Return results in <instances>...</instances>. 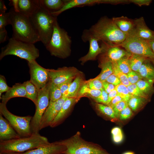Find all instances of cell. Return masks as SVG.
Listing matches in <instances>:
<instances>
[{
	"instance_id": "obj_31",
	"label": "cell",
	"mask_w": 154,
	"mask_h": 154,
	"mask_svg": "<svg viewBox=\"0 0 154 154\" xmlns=\"http://www.w3.org/2000/svg\"><path fill=\"white\" fill-rule=\"evenodd\" d=\"M153 83L152 82L142 79L136 84L143 93L150 98L151 96L154 93Z\"/></svg>"
},
{
	"instance_id": "obj_47",
	"label": "cell",
	"mask_w": 154,
	"mask_h": 154,
	"mask_svg": "<svg viewBox=\"0 0 154 154\" xmlns=\"http://www.w3.org/2000/svg\"><path fill=\"white\" fill-rule=\"evenodd\" d=\"M11 87L7 85L5 76L2 75H0V98L2 94L4 92H6L9 90Z\"/></svg>"
},
{
	"instance_id": "obj_48",
	"label": "cell",
	"mask_w": 154,
	"mask_h": 154,
	"mask_svg": "<svg viewBox=\"0 0 154 154\" xmlns=\"http://www.w3.org/2000/svg\"><path fill=\"white\" fill-rule=\"evenodd\" d=\"M106 81L115 86L121 83L120 80L114 73L107 78Z\"/></svg>"
},
{
	"instance_id": "obj_29",
	"label": "cell",
	"mask_w": 154,
	"mask_h": 154,
	"mask_svg": "<svg viewBox=\"0 0 154 154\" xmlns=\"http://www.w3.org/2000/svg\"><path fill=\"white\" fill-rule=\"evenodd\" d=\"M95 107L100 113L112 121L115 122L118 121L115 116L113 109L110 106L96 103Z\"/></svg>"
},
{
	"instance_id": "obj_41",
	"label": "cell",
	"mask_w": 154,
	"mask_h": 154,
	"mask_svg": "<svg viewBox=\"0 0 154 154\" xmlns=\"http://www.w3.org/2000/svg\"><path fill=\"white\" fill-rule=\"evenodd\" d=\"M133 111L128 106L120 113L118 120L123 121L127 120L133 116Z\"/></svg>"
},
{
	"instance_id": "obj_19",
	"label": "cell",
	"mask_w": 154,
	"mask_h": 154,
	"mask_svg": "<svg viewBox=\"0 0 154 154\" xmlns=\"http://www.w3.org/2000/svg\"><path fill=\"white\" fill-rule=\"evenodd\" d=\"M106 3L107 0H66L64 5L60 10L51 14L57 17L62 12L74 7Z\"/></svg>"
},
{
	"instance_id": "obj_35",
	"label": "cell",
	"mask_w": 154,
	"mask_h": 154,
	"mask_svg": "<svg viewBox=\"0 0 154 154\" xmlns=\"http://www.w3.org/2000/svg\"><path fill=\"white\" fill-rule=\"evenodd\" d=\"M117 94L120 96L123 100L127 102L132 95L129 93L127 86L122 83L115 86Z\"/></svg>"
},
{
	"instance_id": "obj_11",
	"label": "cell",
	"mask_w": 154,
	"mask_h": 154,
	"mask_svg": "<svg viewBox=\"0 0 154 154\" xmlns=\"http://www.w3.org/2000/svg\"><path fill=\"white\" fill-rule=\"evenodd\" d=\"M30 75V81L38 90L44 88L50 81L48 69L41 66L36 60L28 62Z\"/></svg>"
},
{
	"instance_id": "obj_27",
	"label": "cell",
	"mask_w": 154,
	"mask_h": 154,
	"mask_svg": "<svg viewBox=\"0 0 154 154\" xmlns=\"http://www.w3.org/2000/svg\"><path fill=\"white\" fill-rule=\"evenodd\" d=\"M150 100V99L132 95L127 103L133 112H136L143 108Z\"/></svg>"
},
{
	"instance_id": "obj_23",
	"label": "cell",
	"mask_w": 154,
	"mask_h": 154,
	"mask_svg": "<svg viewBox=\"0 0 154 154\" xmlns=\"http://www.w3.org/2000/svg\"><path fill=\"white\" fill-rule=\"evenodd\" d=\"M26 92L23 83H16L0 98L3 103H7L11 99L17 97L26 98Z\"/></svg>"
},
{
	"instance_id": "obj_50",
	"label": "cell",
	"mask_w": 154,
	"mask_h": 154,
	"mask_svg": "<svg viewBox=\"0 0 154 154\" xmlns=\"http://www.w3.org/2000/svg\"><path fill=\"white\" fill-rule=\"evenodd\" d=\"M102 84L103 89L108 94L115 89L116 86L106 81L102 82Z\"/></svg>"
},
{
	"instance_id": "obj_30",
	"label": "cell",
	"mask_w": 154,
	"mask_h": 154,
	"mask_svg": "<svg viewBox=\"0 0 154 154\" xmlns=\"http://www.w3.org/2000/svg\"><path fill=\"white\" fill-rule=\"evenodd\" d=\"M128 58L131 70L138 72L144 62L148 59L142 56L131 54L128 55Z\"/></svg>"
},
{
	"instance_id": "obj_2",
	"label": "cell",
	"mask_w": 154,
	"mask_h": 154,
	"mask_svg": "<svg viewBox=\"0 0 154 154\" xmlns=\"http://www.w3.org/2000/svg\"><path fill=\"white\" fill-rule=\"evenodd\" d=\"M8 13L12 27L13 38L33 44L40 41L38 34L29 17L15 12L13 7Z\"/></svg>"
},
{
	"instance_id": "obj_34",
	"label": "cell",
	"mask_w": 154,
	"mask_h": 154,
	"mask_svg": "<svg viewBox=\"0 0 154 154\" xmlns=\"http://www.w3.org/2000/svg\"><path fill=\"white\" fill-rule=\"evenodd\" d=\"M113 73L118 78L121 83L126 86H128L129 83L127 74L123 72L119 68L116 62H112Z\"/></svg>"
},
{
	"instance_id": "obj_39",
	"label": "cell",
	"mask_w": 154,
	"mask_h": 154,
	"mask_svg": "<svg viewBox=\"0 0 154 154\" xmlns=\"http://www.w3.org/2000/svg\"><path fill=\"white\" fill-rule=\"evenodd\" d=\"M84 83L91 89L101 90L103 88L102 82L96 77Z\"/></svg>"
},
{
	"instance_id": "obj_16",
	"label": "cell",
	"mask_w": 154,
	"mask_h": 154,
	"mask_svg": "<svg viewBox=\"0 0 154 154\" xmlns=\"http://www.w3.org/2000/svg\"><path fill=\"white\" fill-rule=\"evenodd\" d=\"M102 42L101 46L104 53L103 57L112 62H117L123 57L128 56L130 53L120 46Z\"/></svg>"
},
{
	"instance_id": "obj_12",
	"label": "cell",
	"mask_w": 154,
	"mask_h": 154,
	"mask_svg": "<svg viewBox=\"0 0 154 154\" xmlns=\"http://www.w3.org/2000/svg\"><path fill=\"white\" fill-rule=\"evenodd\" d=\"M81 38L84 42L88 41L89 44L88 53L79 60L82 64H84L88 61L95 60L97 56L102 52L103 50L99 45L98 40L92 34L88 29L83 31Z\"/></svg>"
},
{
	"instance_id": "obj_40",
	"label": "cell",
	"mask_w": 154,
	"mask_h": 154,
	"mask_svg": "<svg viewBox=\"0 0 154 154\" xmlns=\"http://www.w3.org/2000/svg\"><path fill=\"white\" fill-rule=\"evenodd\" d=\"M111 134L114 142L116 143H121L123 139V135L121 129L118 127H115L111 130Z\"/></svg>"
},
{
	"instance_id": "obj_9",
	"label": "cell",
	"mask_w": 154,
	"mask_h": 154,
	"mask_svg": "<svg viewBox=\"0 0 154 154\" xmlns=\"http://www.w3.org/2000/svg\"><path fill=\"white\" fill-rule=\"evenodd\" d=\"M50 80L43 88L38 90L35 106V114L31 122V128L32 133H38L40 123L42 116L48 106L50 102L49 88Z\"/></svg>"
},
{
	"instance_id": "obj_43",
	"label": "cell",
	"mask_w": 154,
	"mask_h": 154,
	"mask_svg": "<svg viewBox=\"0 0 154 154\" xmlns=\"http://www.w3.org/2000/svg\"><path fill=\"white\" fill-rule=\"evenodd\" d=\"M127 75L130 84H136L139 80L143 79L138 72L133 70L128 73Z\"/></svg>"
},
{
	"instance_id": "obj_52",
	"label": "cell",
	"mask_w": 154,
	"mask_h": 154,
	"mask_svg": "<svg viewBox=\"0 0 154 154\" xmlns=\"http://www.w3.org/2000/svg\"><path fill=\"white\" fill-rule=\"evenodd\" d=\"M123 100V99L120 96L117 94L112 100L108 106H110L113 109L117 104Z\"/></svg>"
},
{
	"instance_id": "obj_51",
	"label": "cell",
	"mask_w": 154,
	"mask_h": 154,
	"mask_svg": "<svg viewBox=\"0 0 154 154\" xmlns=\"http://www.w3.org/2000/svg\"><path fill=\"white\" fill-rule=\"evenodd\" d=\"M7 33L5 28L0 29V43L4 42L7 40Z\"/></svg>"
},
{
	"instance_id": "obj_7",
	"label": "cell",
	"mask_w": 154,
	"mask_h": 154,
	"mask_svg": "<svg viewBox=\"0 0 154 154\" xmlns=\"http://www.w3.org/2000/svg\"><path fill=\"white\" fill-rule=\"evenodd\" d=\"M9 55L17 56L28 62L36 60L38 57L39 52L33 44L10 38L8 43L1 48L0 60Z\"/></svg>"
},
{
	"instance_id": "obj_14",
	"label": "cell",
	"mask_w": 154,
	"mask_h": 154,
	"mask_svg": "<svg viewBox=\"0 0 154 154\" xmlns=\"http://www.w3.org/2000/svg\"><path fill=\"white\" fill-rule=\"evenodd\" d=\"M67 98L62 97L54 102L50 101L49 105L42 117L39 126V130L50 126L60 112Z\"/></svg>"
},
{
	"instance_id": "obj_22",
	"label": "cell",
	"mask_w": 154,
	"mask_h": 154,
	"mask_svg": "<svg viewBox=\"0 0 154 154\" xmlns=\"http://www.w3.org/2000/svg\"><path fill=\"white\" fill-rule=\"evenodd\" d=\"M112 19L119 30L127 36L135 33L134 20L124 16L114 17Z\"/></svg>"
},
{
	"instance_id": "obj_1",
	"label": "cell",
	"mask_w": 154,
	"mask_h": 154,
	"mask_svg": "<svg viewBox=\"0 0 154 154\" xmlns=\"http://www.w3.org/2000/svg\"><path fill=\"white\" fill-rule=\"evenodd\" d=\"M88 29L99 42L119 46L127 37L119 30L112 19L106 16L101 17Z\"/></svg>"
},
{
	"instance_id": "obj_45",
	"label": "cell",
	"mask_w": 154,
	"mask_h": 154,
	"mask_svg": "<svg viewBox=\"0 0 154 154\" xmlns=\"http://www.w3.org/2000/svg\"><path fill=\"white\" fill-rule=\"evenodd\" d=\"M73 79H70L58 85L62 93V97L66 98L68 90Z\"/></svg>"
},
{
	"instance_id": "obj_28",
	"label": "cell",
	"mask_w": 154,
	"mask_h": 154,
	"mask_svg": "<svg viewBox=\"0 0 154 154\" xmlns=\"http://www.w3.org/2000/svg\"><path fill=\"white\" fill-rule=\"evenodd\" d=\"M84 83L82 77L78 74L71 84L66 98H77L79 90Z\"/></svg>"
},
{
	"instance_id": "obj_5",
	"label": "cell",
	"mask_w": 154,
	"mask_h": 154,
	"mask_svg": "<svg viewBox=\"0 0 154 154\" xmlns=\"http://www.w3.org/2000/svg\"><path fill=\"white\" fill-rule=\"evenodd\" d=\"M71 44V37L65 30L60 27L57 20L50 40L45 46L46 49L51 55L65 58L70 54Z\"/></svg>"
},
{
	"instance_id": "obj_32",
	"label": "cell",
	"mask_w": 154,
	"mask_h": 154,
	"mask_svg": "<svg viewBox=\"0 0 154 154\" xmlns=\"http://www.w3.org/2000/svg\"><path fill=\"white\" fill-rule=\"evenodd\" d=\"M23 83L26 92V98L31 100L35 104L38 95V89L30 80L25 81Z\"/></svg>"
},
{
	"instance_id": "obj_8",
	"label": "cell",
	"mask_w": 154,
	"mask_h": 154,
	"mask_svg": "<svg viewBox=\"0 0 154 154\" xmlns=\"http://www.w3.org/2000/svg\"><path fill=\"white\" fill-rule=\"evenodd\" d=\"M7 103H0V114L9 122L21 137L31 136L33 134L31 128L32 117L30 116H20L9 112L6 107Z\"/></svg>"
},
{
	"instance_id": "obj_55",
	"label": "cell",
	"mask_w": 154,
	"mask_h": 154,
	"mask_svg": "<svg viewBox=\"0 0 154 154\" xmlns=\"http://www.w3.org/2000/svg\"><path fill=\"white\" fill-rule=\"evenodd\" d=\"M7 8L4 3V1L0 0V13L6 12Z\"/></svg>"
},
{
	"instance_id": "obj_46",
	"label": "cell",
	"mask_w": 154,
	"mask_h": 154,
	"mask_svg": "<svg viewBox=\"0 0 154 154\" xmlns=\"http://www.w3.org/2000/svg\"><path fill=\"white\" fill-rule=\"evenodd\" d=\"M101 93L98 97L93 100L96 103L106 105L108 99V94L103 88L101 90Z\"/></svg>"
},
{
	"instance_id": "obj_13",
	"label": "cell",
	"mask_w": 154,
	"mask_h": 154,
	"mask_svg": "<svg viewBox=\"0 0 154 154\" xmlns=\"http://www.w3.org/2000/svg\"><path fill=\"white\" fill-rule=\"evenodd\" d=\"M50 80L53 83L58 85L71 79H74L79 72L74 67H66L57 69H48Z\"/></svg>"
},
{
	"instance_id": "obj_38",
	"label": "cell",
	"mask_w": 154,
	"mask_h": 154,
	"mask_svg": "<svg viewBox=\"0 0 154 154\" xmlns=\"http://www.w3.org/2000/svg\"><path fill=\"white\" fill-rule=\"evenodd\" d=\"M127 87L131 95L150 99L149 97L141 91L136 84H130Z\"/></svg>"
},
{
	"instance_id": "obj_24",
	"label": "cell",
	"mask_w": 154,
	"mask_h": 154,
	"mask_svg": "<svg viewBox=\"0 0 154 154\" xmlns=\"http://www.w3.org/2000/svg\"><path fill=\"white\" fill-rule=\"evenodd\" d=\"M66 0H40V7L50 13L57 12L63 6Z\"/></svg>"
},
{
	"instance_id": "obj_25",
	"label": "cell",
	"mask_w": 154,
	"mask_h": 154,
	"mask_svg": "<svg viewBox=\"0 0 154 154\" xmlns=\"http://www.w3.org/2000/svg\"><path fill=\"white\" fill-rule=\"evenodd\" d=\"M100 65L102 71L96 77L102 82L105 81L107 78L113 73L112 62L108 59L102 57Z\"/></svg>"
},
{
	"instance_id": "obj_36",
	"label": "cell",
	"mask_w": 154,
	"mask_h": 154,
	"mask_svg": "<svg viewBox=\"0 0 154 154\" xmlns=\"http://www.w3.org/2000/svg\"><path fill=\"white\" fill-rule=\"evenodd\" d=\"M50 101H56L62 97V94L58 86L51 81L49 88Z\"/></svg>"
},
{
	"instance_id": "obj_10",
	"label": "cell",
	"mask_w": 154,
	"mask_h": 154,
	"mask_svg": "<svg viewBox=\"0 0 154 154\" xmlns=\"http://www.w3.org/2000/svg\"><path fill=\"white\" fill-rule=\"evenodd\" d=\"M119 46L129 53L142 56L149 59H154V53L148 41L138 37L135 33L127 36Z\"/></svg>"
},
{
	"instance_id": "obj_20",
	"label": "cell",
	"mask_w": 154,
	"mask_h": 154,
	"mask_svg": "<svg viewBox=\"0 0 154 154\" xmlns=\"http://www.w3.org/2000/svg\"><path fill=\"white\" fill-rule=\"evenodd\" d=\"M133 20L135 25V34L137 36L147 41L154 38V31L147 27L143 17Z\"/></svg>"
},
{
	"instance_id": "obj_33",
	"label": "cell",
	"mask_w": 154,
	"mask_h": 154,
	"mask_svg": "<svg viewBox=\"0 0 154 154\" xmlns=\"http://www.w3.org/2000/svg\"><path fill=\"white\" fill-rule=\"evenodd\" d=\"M101 93V90L90 89L84 82L79 90L77 98H79L85 95L93 99L99 96Z\"/></svg>"
},
{
	"instance_id": "obj_6",
	"label": "cell",
	"mask_w": 154,
	"mask_h": 154,
	"mask_svg": "<svg viewBox=\"0 0 154 154\" xmlns=\"http://www.w3.org/2000/svg\"><path fill=\"white\" fill-rule=\"evenodd\" d=\"M41 41L45 46L50 40L56 17L41 7L29 17Z\"/></svg>"
},
{
	"instance_id": "obj_4",
	"label": "cell",
	"mask_w": 154,
	"mask_h": 154,
	"mask_svg": "<svg viewBox=\"0 0 154 154\" xmlns=\"http://www.w3.org/2000/svg\"><path fill=\"white\" fill-rule=\"evenodd\" d=\"M64 146V154H111L100 145L86 141L77 131L70 137L57 141Z\"/></svg>"
},
{
	"instance_id": "obj_53",
	"label": "cell",
	"mask_w": 154,
	"mask_h": 154,
	"mask_svg": "<svg viewBox=\"0 0 154 154\" xmlns=\"http://www.w3.org/2000/svg\"><path fill=\"white\" fill-rule=\"evenodd\" d=\"M117 92L115 89L111 91L108 94V99L106 105L108 106L112 100L116 96Z\"/></svg>"
},
{
	"instance_id": "obj_57",
	"label": "cell",
	"mask_w": 154,
	"mask_h": 154,
	"mask_svg": "<svg viewBox=\"0 0 154 154\" xmlns=\"http://www.w3.org/2000/svg\"><path fill=\"white\" fill-rule=\"evenodd\" d=\"M122 154H135L134 153L132 152V151H127L126 152H125Z\"/></svg>"
},
{
	"instance_id": "obj_49",
	"label": "cell",
	"mask_w": 154,
	"mask_h": 154,
	"mask_svg": "<svg viewBox=\"0 0 154 154\" xmlns=\"http://www.w3.org/2000/svg\"><path fill=\"white\" fill-rule=\"evenodd\" d=\"M130 3H133L141 7L149 5L152 1L151 0H129Z\"/></svg>"
},
{
	"instance_id": "obj_26",
	"label": "cell",
	"mask_w": 154,
	"mask_h": 154,
	"mask_svg": "<svg viewBox=\"0 0 154 154\" xmlns=\"http://www.w3.org/2000/svg\"><path fill=\"white\" fill-rule=\"evenodd\" d=\"M149 59L146 60L140 68L138 73L143 79L154 82V67Z\"/></svg>"
},
{
	"instance_id": "obj_56",
	"label": "cell",
	"mask_w": 154,
	"mask_h": 154,
	"mask_svg": "<svg viewBox=\"0 0 154 154\" xmlns=\"http://www.w3.org/2000/svg\"><path fill=\"white\" fill-rule=\"evenodd\" d=\"M147 41L152 50L154 53V38Z\"/></svg>"
},
{
	"instance_id": "obj_58",
	"label": "cell",
	"mask_w": 154,
	"mask_h": 154,
	"mask_svg": "<svg viewBox=\"0 0 154 154\" xmlns=\"http://www.w3.org/2000/svg\"><path fill=\"white\" fill-rule=\"evenodd\" d=\"M149 59L150 60V61L151 62L154 64V59Z\"/></svg>"
},
{
	"instance_id": "obj_18",
	"label": "cell",
	"mask_w": 154,
	"mask_h": 154,
	"mask_svg": "<svg viewBox=\"0 0 154 154\" xmlns=\"http://www.w3.org/2000/svg\"><path fill=\"white\" fill-rule=\"evenodd\" d=\"M0 114V142L21 137L8 120Z\"/></svg>"
},
{
	"instance_id": "obj_44",
	"label": "cell",
	"mask_w": 154,
	"mask_h": 154,
	"mask_svg": "<svg viewBox=\"0 0 154 154\" xmlns=\"http://www.w3.org/2000/svg\"><path fill=\"white\" fill-rule=\"evenodd\" d=\"M128 106L127 102L123 100L117 104L113 108L115 116L118 120L120 113Z\"/></svg>"
},
{
	"instance_id": "obj_37",
	"label": "cell",
	"mask_w": 154,
	"mask_h": 154,
	"mask_svg": "<svg viewBox=\"0 0 154 154\" xmlns=\"http://www.w3.org/2000/svg\"><path fill=\"white\" fill-rule=\"evenodd\" d=\"M128 56L123 57L116 62L119 69L127 75L132 70L129 62Z\"/></svg>"
},
{
	"instance_id": "obj_42",
	"label": "cell",
	"mask_w": 154,
	"mask_h": 154,
	"mask_svg": "<svg viewBox=\"0 0 154 154\" xmlns=\"http://www.w3.org/2000/svg\"><path fill=\"white\" fill-rule=\"evenodd\" d=\"M11 24L8 12L0 13V29L5 28L7 25Z\"/></svg>"
},
{
	"instance_id": "obj_15",
	"label": "cell",
	"mask_w": 154,
	"mask_h": 154,
	"mask_svg": "<svg viewBox=\"0 0 154 154\" xmlns=\"http://www.w3.org/2000/svg\"><path fill=\"white\" fill-rule=\"evenodd\" d=\"M65 147L56 141L48 145L28 150L25 152H5L0 154H64Z\"/></svg>"
},
{
	"instance_id": "obj_17",
	"label": "cell",
	"mask_w": 154,
	"mask_h": 154,
	"mask_svg": "<svg viewBox=\"0 0 154 154\" xmlns=\"http://www.w3.org/2000/svg\"><path fill=\"white\" fill-rule=\"evenodd\" d=\"M79 98H67L64 102L59 113L51 123L50 126L56 127L62 123L67 117L70 111Z\"/></svg>"
},
{
	"instance_id": "obj_3",
	"label": "cell",
	"mask_w": 154,
	"mask_h": 154,
	"mask_svg": "<svg viewBox=\"0 0 154 154\" xmlns=\"http://www.w3.org/2000/svg\"><path fill=\"white\" fill-rule=\"evenodd\" d=\"M50 143L46 137L39 133H34L29 137L0 142V153H22L46 146Z\"/></svg>"
},
{
	"instance_id": "obj_21",
	"label": "cell",
	"mask_w": 154,
	"mask_h": 154,
	"mask_svg": "<svg viewBox=\"0 0 154 154\" xmlns=\"http://www.w3.org/2000/svg\"><path fill=\"white\" fill-rule=\"evenodd\" d=\"M39 0H18V10L22 14L30 17L40 8Z\"/></svg>"
},
{
	"instance_id": "obj_54",
	"label": "cell",
	"mask_w": 154,
	"mask_h": 154,
	"mask_svg": "<svg viewBox=\"0 0 154 154\" xmlns=\"http://www.w3.org/2000/svg\"><path fill=\"white\" fill-rule=\"evenodd\" d=\"M9 1L10 5L13 6V7L15 11L16 12H19L18 7V0H12Z\"/></svg>"
}]
</instances>
